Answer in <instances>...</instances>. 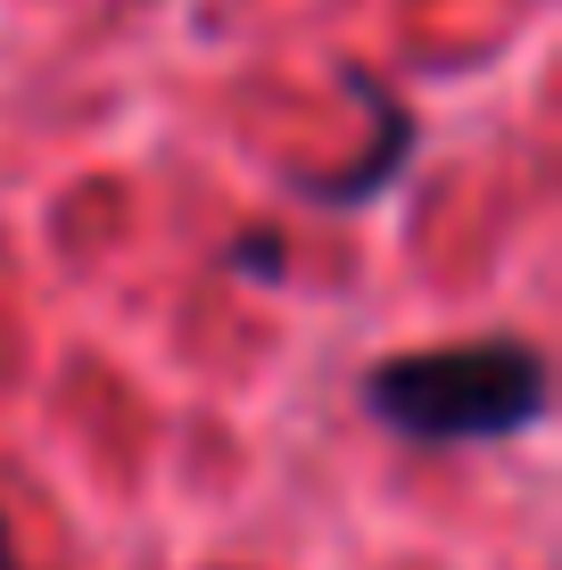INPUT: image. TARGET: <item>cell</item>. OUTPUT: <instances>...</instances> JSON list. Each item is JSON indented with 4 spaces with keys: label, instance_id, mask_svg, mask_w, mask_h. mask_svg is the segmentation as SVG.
Wrapping results in <instances>:
<instances>
[{
    "label": "cell",
    "instance_id": "1",
    "mask_svg": "<svg viewBox=\"0 0 562 570\" xmlns=\"http://www.w3.org/2000/svg\"><path fill=\"white\" fill-rule=\"evenodd\" d=\"M546 356L530 340H463L405 347L364 372V414L414 446H489L546 422Z\"/></svg>",
    "mask_w": 562,
    "mask_h": 570
},
{
    "label": "cell",
    "instance_id": "2",
    "mask_svg": "<svg viewBox=\"0 0 562 570\" xmlns=\"http://www.w3.org/2000/svg\"><path fill=\"white\" fill-rule=\"evenodd\" d=\"M356 91H364V100H373V116H381V141H373V157H364L356 174H339V183H315V199H332V207H347V199H373V190L397 174V157L422 141V125H414V116H405L381 83H364V75H356Z\"/></svg>",
    "mask_w": 562,
    "mask_h": 570
},
{
    "label": "cell",
    "instance_id": "3",
    "mask_svg": "<svg viewBox=\"0 0 562 570\" xmlns=\"http://www.w3.org/2000/svg\"><path fill=\"white\" fill-rule=\"evenodd\" d=\"M231 265H240V273H282V240H274V232H265V240H240Z\"/></svg>",
    "mask_w": 562,
    "mask_h": 570
},
{
    "label": "cell",
    "instance_id": "4",
    "mask_svg": "<svg viewBox=\"0 0 562 570\" xmlns=\"http://www.w3.org/2000/svg\"><path fill=\"white\" fill-rule=\"evenodd\" d=\"M0 570H26V562H17V546H9V521H0Z\"/></svg>",
    "mask_w": 562,
    "mask_h": 570
}]
</instances>
